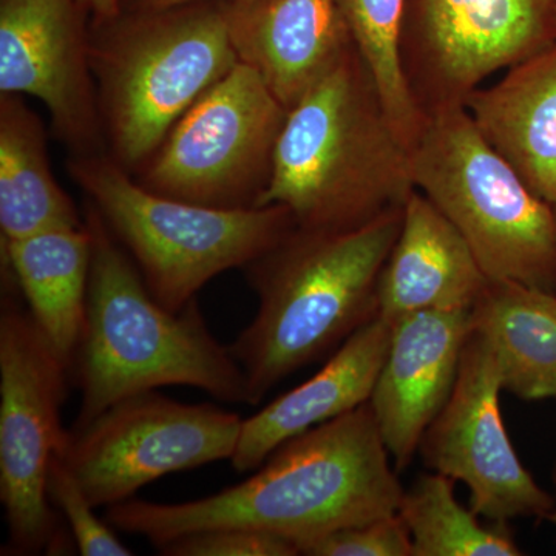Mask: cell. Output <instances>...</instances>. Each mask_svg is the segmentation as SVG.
<instances>
[{"mask_svg":"<svg viewBox=\"0 0 556 556\" xmlns=\"http://www.w3.org/2000/svg\"><path fill=\"white\" fill-rule=\"evenodd\" d=\"M471 311H420L391 325L369 405L397 471L412 464L427 428L452 396Z\"/></svg>","mask_w":556,"mask_h":556,"instance_id":"14","label":"cell"},{"mask_svg":"<svg viewBox=\"0 0 556 556\" xmlns=\"http://www.w3.org/2000/svg\"><path fill=\"white\" fill-rule=\"evenodd\" d=\"M555 40V0H407L402 72L427 118Z\"/></svg>","mask_w":556,"mask_h":556,"instance_id":"11","label":"cell"},{"mask_svg":"<svg viewBox=\"0 0 556 556\" xmlns=\"http://www.w3.org/2000/svg\"><path fill=\"white\" fill-rule=\"evenodd\" d=\"M503 391L492 348L471 331L452 396L427 428L420 455L431 471L466 484L471 510L486 521L547 519L556 503L511 444L501 413Z\"/></svg>","mask_w":556,"mask_h":556,"instance_id":"12","label":"cell"},{"mask_svg":"<svg viewBox=\"0 0 556 556\" xmlns=\"http://www.w3.org/2000/svg\"><path fill=\"white\" fill-rule=\"evenodd\" d=\"M241 64L291 110L354 49L338 0H225Z\"/></svg>","mask_w":556,"mask_h":556,"instance_id":"15","label":"cell"},{"mask_svg":"<svg viewBox=\"0 0 556 556\" xmlns=\"http://www.w3.org/2000/svg\"><path fill=\"white\" fill-rule=\"evenodd\" d=\"M482 138L556 207V40L464 101Z\"/></svg>","mask_w":556,"mask_h":556,"instance_id":"18","label":"cell"},{"mask_svg":"<svg viewBox=\"0 0 556 556\" xmlns=\"http://www.w3.org/2000/svg\"><path fill=\"white\" fill-rule=\"evenodd\" d=\"M555 9H556V0H555Z\"/></svg>","mask_w":556,"mask_h":556,"instance_id":"30","label":"cell"},{"mask_svg":"<svg viewBox=\"0 0 556 556\" xmlns=\"http://www.w3.org/2000/svg\"><path fill=\"white\" fill-rule=\"evenodd\" d=\"M90 258L86 222L2 240V266L13 274L31 317L70 371L86 320Z\"/></svg>","mask_w":556,"mask_h":556,"instance_id":"19","label":"cell"},{"mask_svg":"<svg viewBox=\"0 0 556 556\" xmlns=\"http://www.w3.org/2000/svg\"><path fill=\"white\" fill-rule=\"evenodd\" d=\"M391 324L376 316L354 331L313 378L243 419L230 466L257 470L280 445L369 402L390 346Z\"/></svg>","mask_w":556,"mask_h":556,"instance_id":"17","label":"cell"},{"mask_svg":"<svg viewBox=\"0 0 556 556\" xmlns=\"http://www.w3.org/2000/svg\"><path fill=\"white\" fill-rule=\"evenodd\" d=\"M91 258L86 320L72 376L80 407L72 430L123 399L186 386L229 404H247V380L229 346L208 331L197 300L172 313L153 298L134 260L87 201Z\"/></svg>","mask_w":556,"mask_h":556,"instance_id":"2","label":"cell"},{"mask_svg":"<svg viewBox=\"0 0 556 556\" xmlns=\"http://www.w3.org/2000/svg\"><path fill=\"white\" fill-rule=\"evenodd\" d=\"M369 402L289 439L251 478L177 504L131 500L108 507L121 532L155 547L212 529L274 533L300 547L345 527L397 514L405 489Z\"/></svg>","mask_w":556,"mask_h":556,"instance_id":"1","label":"cell"},{"mask_svg":"<svg viewBox=\"0 0 556 556\" xmlns=\"http://www.w3.org/2000/svg\"><path fill=\"white\" fill-rule=\"evenodd\" d=\"M402 218L396 208L340 232L295 226L244 268L258 309L229 350L247 380V405L378 316L379 277Z\"/></svg>","mask_w":556,"mask_h":556,"instance_id":"3","label":"cell"},{"mask_svg":"<svg viewBox=\"0 0 556 556\" xmlns=\"http://www.w3.org/2000/svg\"><path fill=\"white\" fill-rule=\"evenodd\" d=\"M68 172L153 298L172 313L197 300L212 278L247 268L298 226L280 204L219 208L160 195L102 153L73 155Z\"/></svg>","mask_w":556,"mask_h":556,"instance_id":"6","label":"cell"},{"mask_svg":"<svg viewBox=\"0 0 556 556\" xmlns=\"http://www.w3.org/2000/svg\"><path fill=\"white\" fill-rule=\"evenodd\" d=\"M409 150L356 47L288 112L257 207L280 204L298 228L340 232L404 208Z\"/></svg>","mask_w":556,"mask_h":556,"instance_id":"4","label":"cell"},{"mask_svg":"<svg viewBox=\"0 0 556 556\" xmlns=\"http://www.w3.org/2000/svg\"><path fill=\"white\" fill-rule=\"evenodd\" d=\"M486 283L463 233L415 189L380 273L378 316L393 325L420 311H471Z\"/></svg>","mask_w":556,"mask_h":556,"instance_id":"16","label":"cell"},{"mask_svg":"<svg viewBox=\"0 0 556 556\" xmlns=\"http://www.w3.org/2000/svg\"><path fill=\"white\" fill-rule=\"evenodd\" d=\"M471 327L495 354L503 390L521 401H556V292L490 280Z\"/></svg>","mask_w":556,"mask_h":556,"instance_id":"20","label":"cell"},{"mask_svg":"<svg viewBox=\"0 0 556 556\" xmlns=\"http://www.w3.org/2000/svg\"><path fill=\"white\" fill-rule=\"evenodd\" d=\"M201 2V0H123L121 10L163 9V7L181 5V3Z\"/></svg>","mask_w":556,"mask_h":556,"instance_id":"28","label":"cell"},{"mask_svg":"<svg viewBox=\"0 0 556 556\" xmlns=\"http://www.w3.org/2000/svg\"><path fill=\"white\" fill-rule=\"evenodd\" d=\"M554 482H555V486H556V463H555V467H554ZM547 521H551L552 525L556 526V504H555L554 510H552V514L548 515Z\"/></svg>","mask_w":556,"mask_h":556,"instance_id":"29","label":"cell"},{"mask_svg":"<svg viewBox=\"0 0 556 556\" xmlns=\"http://www.w3.org/2000/svg\"><path fill=\"white\" fill-rule=\"evenodd\" d=\"M306 556H413L412 538L397 514L345 527L300 547Z\"/></svg>","mask_w":556,"mask_h":556,"instance_id":"25","label":"cell"},{"mask_svg":"<svg viewBox=\"0 0 556 556\" xmlns=\"http://www.w3.org/2000/svg\"><path fill=\"white\" fill-rule=\"evenodd\" d=\"M123 0H80L94 21L112 20L121 13Z\"/></svg>","mask_w":556,"mask_h":556,"instance_id":"27","label":"cell"},{"mask_svg":"<svg viewBox=\"0 0 556 556\" xmlns=\"http://www.w3.org/2000/svg\"><path fill=\"white\" fill-rule=\"evenodd\" d=\"M354 46L378 86L394 129L408 150L426 116L417 109L402 72L401 31L407 0H338Z\"/></svg>","mask_w":556,"mask_h":556,"instance_id":"23","label":"cell"},{"mask_svg":"<svg viewBox=\"0 0 556 556\" xmlns=\"http://www.w3.org/2000/svg\"><path fill=\"white\" fill-rule=\"evenodd\" d=\"M84 225L51 172L46 129L21 94H0V232L13 241Z\"/></svg>","mask_w":556,"mask_h":556,"instance_id":"21","label":"cell"},{"mask_svg":"<svg viewBox=\"0 0 556 556\" xmlns=\"http://www.w3.org/2000/svg\"><path fill=\"white\" fill-rule=\"evenodd\" d=\"M409 169L490 280L556 292V208L527 188L464 105L427 116L409 149Z\"/></svg>","mask_w":556,"mask_h":556,"instance_id":"7","label":"cell"},{"mask_svg":"<svg viewBox=\"0 0 556 556\" xmlns=\"http://www.w3.org/2000/svg\"><path fill=\"white\" fill-rule=\"evenodd\" d=\"M90 62L109 155L127 172H139L239 58L225 0H201L93 20Z\"/></svg>","mask_w":556,"mask_h":556,"instance_id":"5","label":"cell"},{"mask_svg":"<svg viewBox=\"0 0 556 556\" xmlns=\"http://www.w3.org/2000/svg\"><path fill=\"white\" fill-rule=\"evenodd\" d=\"M243 419L211 404H182L146 391L123 399L79 430L60 453L94 507L134 497L175 471L229 459Z\"/></svg>","mask_w":556,"mask_h":556,"instance_id":"10","label":"cell"},{"mask_svg":"<svg viewBox=\"0 0 556 556\" xmlns=\"http://www.w3.org/2000/svg\"><path fill=\"white\" fill-rule=\"evenodd\" d=\"M455 482L433 471L402 495L397 515L407 526L413 556L522 555L507 525H482L478 514L456 500Z\"/></svg>","mask_w":556,"mask_h":556,"instance_id":"22","label":"cell"},{"mask_svg":"<svg viewBox=\"0 0 556 556\" xmlns=\"http://www.w3.org/2000/svg\"><path fill=\"white\" fill-rule=\"evenodd\" d=\"M3 274L0 311V500L9 543L3 555L65 554L67 538L47 493L51 459L68 430L61 408L72 371L13 294Z\"/></svg>","mask_w":556,"mask_h":556,"instance_id":"8","label":"cell"},{"mask_svg":"<svg viewBox=\"0 0 556 556\" xmlns=\"http://www.w3.org/2000/svg\"><path fill=\"white\" fill-rule=\"evenodd\" d=\"M556 208V207H555Z\"/></svg>","mask_w":556,"mask_h":556,"instance_id":"31","label":"cell"},{"mask_svg":"<svg viewBox=\"0 0 556 556\" xmlns=\"http://www.w3.org/2000/svg\"><path fill=\"white\" fill-rule=\"evenodd\" d=\"M87 14L80 0H0V94L42 101L73 155L104 139Z\"/></svg>","mask_w":556,"mask_h":556,"instance_id":"13","label":"cell"},{"mask_svg":"<svg viewBox=\"0 0 556 556\" xmlns=\"http://www.w3.org/2000/svg\"><path fill=\"white\" fill-rule=\"evenodd\" d=\"M287 116L257 73L239 62L172 127L137 181L201 206L257 207Z\"/></svg>","mask_w":556,"mask_h":556,"instance_id":"9","label":"cell"},{"mask_svg":"<svg viewBox=\"0 0 556 556\" xmlns=\"http://www.w3.org/2000/svg\"><path fill=\"white\" fill-rule=\"evenodd\" d=\"M47 493L50 503L67 519L75 546L84 556H129L134 555L126 544L121 543L108 519L102 521L94 515V507L84 492L75 473L70 470L60 455L51 459Z\"/></svg>","mask_w":556,"mask_h":556,"instance_id":"24","label":"cell"},{"mask_svg":"<svg viewBox=\"0 0 556 556\" xmlns=\"http://www.w3.org/2000/svg\"><path fill=\"white\" fill-rule=\"evenodd\" d=\"M166 556H295L287 538L252 529H212L189 533L156 547Z\"/></svg>","mask_w":556,"mask_h":556,"instance_id":"26","label":"cell"}]
</instances>
